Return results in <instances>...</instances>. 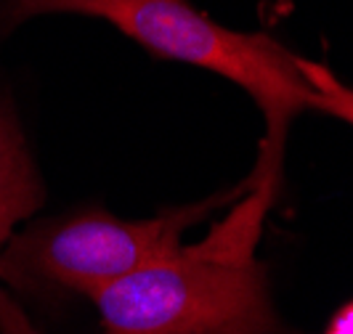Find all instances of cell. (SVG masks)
Segmentation results:
<instances>
[{
	"mask_svg": "<svg viewBox=\"0 0 353 334\" xmlns=\"http://www.w3.org/2000/svg\"><path fill=\"white\" fill-rule=\"evenodd\" d=\"M324 334H353V300L337 308V313L330 318Z\"/></svg>",
	"mask_w": 353,
	"mask_h": 334,
	"instance_id": "obj_7",
	"label": "cell"
},
{
	"mask_svg": "<svg viewBox=\"0 0 353 334\" xmlns=\"http://www.w3.org/2000/svg\"><path fill=\"white\" fill-rule=\"evenodd\" d=\"M0 334H40L14 300L0 289Z\"/></svg>",
	"mask_w": 353,
	"mask_h": 334,
	"instance_id": "obj_6",
	"label": "cell"
},
{
	"mask_svg": "<svg viewBox=\"0 0 353 334\" xmlns=\"http://www.w3.org/2000/svg\"><path fill=\"white\" fill-rule=\"evenodd\" d=\"M279 176L282 157L261 152L245 194L202 242L90 295L101 334H290L255 255Z\"/></svg>",
	"mask_w": 353,
	"mask_h": 334,
	"instance_id": "obj_1",
	"label": "cell"
},
{
	"mask_svg": "<svg viewBox=\"0 0 353 334\" xmlns=\"http://www.w3.org/2000/svg\"><path fill=\"white\" fill-rule=\"evenodd\" d=\"M245 189L248 180L205 202L173 207L146 220L80 212L43 223L21 236H11L0 249V279L11 284H53L90 298L109 284L176 255L186 244V231L210 218L218 207L236 202Z\"/></svg>",
	"mask_w": 353,
	"mask_h": 334,
	"instance_id": "obj_3",
	"label": "cell"
},
{
	"mask_svg": "<svg viewBox=\"0 0 353 334\" xmlns=\"http://www.w3.org/2000/svg\"><path fill=\"white\" fill-rule=\"evenodd\" d=\"M46 202L32 154L17 120L0 106V249L11 242L14 229L32 218Z\"/></svg>",
	"mask_w": 353,
	"mask_h": 334,
	"instance_id": "obj_4",
	"label": "cell"
},
{
	"mask_svg": "<svg viewBox=\"0 0 353 334\" xmlns=\"http://www.w3.org/2000/svg\"><path fill=\"white\" fill-rule=\"evenodd\" d=\"M56 11L99 17L162 59L215 72L252 96L265 117V152L282 157L292 120L311 109L298 53L261 32H236L192 0H61Z\"/></svg>",
	"mask_w": 353,
	"mask_h": 334,
	"instance_id": "obj_2",
	"label": "cell"
},
{
	"mask_svg": "<svg viewBox=\"0 0 353 334\" xmlns=\"http://www.w3.org/2000/svg\"><path fill=\"white\" fill-rule=\"evenodd\" d=\"M61 0H17V6L24 14H43V11H56Z\"/></svg>",
	"mask_w": 353,
	"mask_h": 334,
	"instance_id": "obj_8",
	"label": "cell"
},
{
	"mask_svg": "<svg viewBox=\"0 0 353 334\" xmlns=\"http://www.w3.org/2000/svg\"><path fill=\"white\" fill-rule=\"evenodd\" d=\"M298 67H301L305 83L311 85V109L353 125L351 85H345L335 72L330 67H324V64H319V61H308V59L298 56Z\"/></svg>",
	"mask_w": 353,
	"mask_h": 334,
	"instance_id": "obj_5",
	"label": "cell"
}]
</instances>
